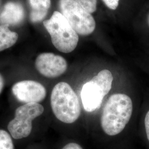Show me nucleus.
<instances>
[{
	"mask_svg": "<svg viewBox=\"0 0 149 149\" xmlns=\"http://www.w3.org/2000/svg\"><path fill=\"white\" fill-rule=\"evenodd\" d=\"M133 112L131 98L125 94L111 96L104 107L101 118L103 132L109 136L121 133L129 122Z\"/></svg>",
	"mask_w": 149,
	"mask_h": 149,
	"instance_id": "nucleus-1",
	"label": "nucleus"
},
{
	"mask_svg": "<svg viewBox=\"0 0 149 149\" xmlns=\"http://www.w3.org/2000/svg\"><path fill=\"white\" fill-rule=\"evenodd\" d=\"M50 104L54 114L61 122L71 124L80 117L81 106L79 98L66 82H60L54 87Z\"/></svg>",
	"mask_w": 149,
	"mask_h": 149,
	"instance_id": "nucleus-2",
	"label": "nucleus"
},
{
	"mask_svg": "<svg viewBox=\"0 0 149 149\" xmlns=\"http://www.w3.org/2000/svg\"><path fill=\"white\" fill-rule=\"evenodd\" d=\"M43 24L54 46L59 52L70 53L77 47L79 34L60 12L54 11L50 18L44 21Z\"/></svg>",
	"mask_w": 149,
	"mask_h": 149,
	"instance_id": "nucleus-3",
	"label": "nucleus"
},
{
	"mask_svg": "<svg viewBox=\"0 0 149 149\" xmlns=\"http://www.w3.org/2000/svg\"><path fill=\"white\" fill-rule=\"evenodd\" d=\"M113 76L108 70H103L83 86L81 100L86 111L92 112L101 106L103 98L111 90Z\"/></svg>",
	"mask_w": 149,
	"mask_h": 149,
	"instance_id": "nucleus-4",
	"label": "nucleus"
},
{
	"mask_svg": "<svg viewBox=\"0 0 149 149\" xmlns=\"http://www.w3.org/2000/svg\"><path fill=\"white\" fill-rule=\"evenodd\" d=\"M59 6L60 13L79 35L87 36L95 31L93 17L74 0H59Z\"/></svg>",
	"mask_w": 149,
	"mask_h": 149,
	"instance_id": "nucleus-5",
	"label": "nucleus"
},
{
	"mask_svg": "<svg viewBox=\"0 0 149 149\" xmlns=\"http://www.w3.org/2000/svg\"><path fill=\"white\" fill-rule=\"evenodd\" d=\"M44 111L38 103H25L16 109L15 118L8 124V130L15 139L27 138L32 132V121L40 116Z\"/></svg>",
	"mask_w": 149,
	"mask_h": 149,
	"instance_id": "nucleus-6",
	"label": "nucleus"
},
{
	"mask_svg": "<svg viewBox=\"0 0 149 149\" xmlns=\"http://www.w3.org/2000/svg\"><path fill=\"white\" fill-rule=\"evenodd\" d=\"M35 66L43 76L53 79L64 74L68 69V63L60 55L52 53H43L36 58Z\"/></svg>",
	"mask_w": 149,
	"mask_h": 149,
	"instance_id": "nucleus-7",
	"label": "nucleus"
},
{
	"mask_svg": "<svg viewBox=\"0 0 149 149\" xmlns=\"http://www.w3.org/2000/svg\"><path fill=\"white\" fill-rule=\"evenodd\" d=\"M13 95L19 101L25 103H36L44 100L47 95L45 87L33 80L17 82L12 88Z\"/></svg>",
	"mask_w": 149,
	"mask_h": 149,
	"instance_id": "nucleus-8",
	"label": "nucleus"
},
{
	"mask_svg": "<svg viewBox=\"0 0 149 149\" xmlns=\"http://www.w3.org/2000/svg\"><path fill=\"white\" fill-rule=\"evenodd\" d=\"M24 18V10L21 3L10 1L6 3L0 14L1 25H17Z\"/></svg>",
	"mask_w": 149,
	"mask_h": 149,
	"instance_id": "nucleus-9",
	"label": "nucleus"
},
{
	"mask_svg": "<svg viewBox=\"0 0 149 149\" xmlns=\"http://www.w3.org/2000/svg\"><path fill=\"white\" fill-rule=\"evenodd\" d=\"M31 8L30 19L33 23L42 21L47 16L51 6V0H28Z\"/></svg>",
	"mask_w": 149,
	"mask_h": 149,
	"instance_id": "nucleus-10",
	"label": "nucleus"
},
{
	"mask_svg": "<svg viewBox=\"0 0 149 149\" xmlns=\"http://www.w3.org/2000/svg\"><path fill=\"white\" fill-rule=\"evenodd\" d=\"M8 25H0V52L13 46L18 40V34L12 32Z\"/></svg>",
	"mask_w": 149,
	"mask_h": 149,
	"instance_id": "nucleus-11",
	"label": "nucleus"
},
{
	"mask_svg": "<svg viewBox=\"0 0 149 149\" xmlns=\"http://www.w3.org/2000/svg\"><path fill=\"white\" fill-rule=\"evenodd\" d=\"M0 149H14L10 134L2 129H0Z\"/></svg>",
	"mask_w": 149,
	"mask_h": 149,
	"instance_id": "nucleus-12",
	"label": "nucleus"
},
{
	"mask_svg": "<svg viewBox=\"0 0 149 149\" xmlns=\"http://www.w3.org/2000/svg\"><path fill=\"white\" fill-rule=\"evenodd\" d=\"M79 5L90 13H94L97 10V0H74Z\"/></svg>",
	"mask_w": 149,
	"mask_h": 149,
	"instance_id": "nucleus-13",
	"label": "nucleus"
},
{
	"mask_svg": "<svg viewBox=\"0 0 149 149\" xmlns=\"http://www.w3.org/2000/svg\"><path fill=\"white\" fill-rule=\"evenodd\" d=\"M144 130L146 141L149 144V109L144 117Z\"/></svg>",
	"mask_w": 149,
	"mask_h": 149,
	"instance_id": "nucleus-14",
	"label": "nucleus"
},
{
	"mask_svg": "<svg viewBox=\"0 0 149 149\" xmlns=\"http://www.w3.org/2000/svg\"><path fill=\"white\" fill-rule=\"evenodd\" d=\"M108 8L112 10L117 8L120 0H102Z\"/></svg>",
	"mask_w": 149,
	"mask_h": 149,
	"instance_id": "nucleus-15",
	"label": "nucleus"
},
{
	"mask_svg": "<svg viewBox=\"0 0 149 149\" xmlns=\"http://www.w3.org/2000/svg\"><path fill=\"white\" fill-rule=\"evenodd\" d=\"M61 149H84L82 146L77 143L70 142L66 144Z\"/></svg>",
	"mask_w": 149,
	"mask_h": 149,
	"instance_id": "nucleus-16",
	"label": "nucleus"
},
{
	"mask_svg": "<svg viewBox=\"0 0 149 149\" xmlns=\"http://www.w3.org/2000/svg\"><path fill=\"white\" fill-rule=\"evenodd\" d=\"M4 84H5V81H4V79L2 76V75L0 74V93H1L2 91L3 88L4 87Z\"/></svg>",
	"mask_w": 149,
	"mask_h": 149,
	"instance_id": "nucleus-17",
	"label": "nucleus"
},
{
	"mask_svg": "<svg viewBox=\"0 0 149 149\" xmlns=\"http://www.w3.org/2000/svg\"><path fill=\"white\" fill-rule=\"evenodd\" d=\"M148 24H149V16H148Z\"/></svg>",
	"mask_w": 149,
	"mask_h": 149,
	"instance_id": "nucleus-18",
	"label": "nucleus"
}]
</instances>
